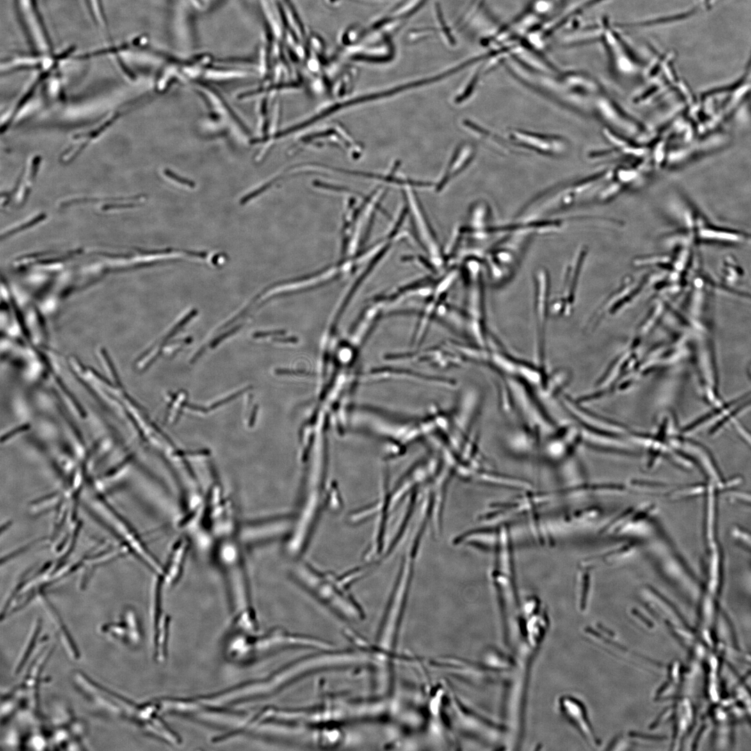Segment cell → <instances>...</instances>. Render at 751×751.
<instances>
[{
  "mask_svg": "<svg viewBox=\"0 0 751 751\" xmlns=\"http://www.w3.org/2000/svg\"><path fill=\"white\" fill-rule=\"evenodd\" d=\"M688 15H687V14L686 15L685 13L677 14V15H672V16H668V17H661V18H657V19H653L645 21V22H641L640 24H636L635 26H651V25H656V24H664V23H668V22L677 21V20L684 19L686 16H688Z\"/></svg>",
  "mask_w": 751,
  "mask_h": 751,
  "instance_id": "cell-12",
  "label": "cell"
},
{
  "mask_svg": "<svg viewBox=\"0 0 751 751\" xmlns=\"http://www.w3.org/2000/svg\"><path fill=\"white\" fill-rule=\"evenodd\" d=\"M395 701L333 699L299 709H277L279 718L315 726L339 727L357 722L381 721L395 718Z\"/></svg>",
  "mask_w": 751,
  "mask_h": 751,
  "instance_id": "cell-2",
  "label": "cell"
},
{
  "mask_svg": "<svg viewBox=\"0 0 751 751\" xmlns=\"http://www.w3.org/2000/svg\"><path fill=\"white\" fill-rule=\"evenodd\" d=\"M532 235L527 232L505 234L486 252L484 261L494 284H503L512 277Z\"/></svg>",
  "mask_w": 751,
  "mask_h": 751,
  "instance_id": "cell-6",
  "label": "cell"
},
{
  "mask_svg": "<svg viewBox=\"0 0 751 751\" xmlns=\"http://www.w3.org/2000/svg\"><path fill=\"white\" fill-rule=\"evenodd\" d=\"M204 351V348H202L200 350H198V352L191 359V363L195 362V361H196L202 355V354L203 353Z\"/></svg>",
  "mask_w": 751,
  "mask_h": 751,
  "instance_id": "cell-17",
  "label": "cell"
},
{
  "mask_svg": "<svg viewBox=\"0 0 751 751\" xmlns=\"http://www.w3.org/2000/svg\"><path fill=\"white\" fill-rule=\"evenodd\" d=\"M476 153L474 146L469 143H462L453 152L450 160L437 182L436 190L441 192L458 175H460L473 160Z\"/></svg>",
  "mask_w": 751,
  "mask_h": 751,
  "instance_id": "cell-10",
  "label": "cell"
},
{
  "mask_svg": "<svg viewBox=\"0 0 751 751\" xmlns=\"http://www.w3.org/2000/svg\"><path fill=\"white\" fill-rule=\"evenodd\" d=\"M417 554L408 550L399 569L376 634L374 647L387 661L395 659V651Z\"/></svg>",
  "mask_w": 751,
  "mask_h": 751,
  "instance_id": "cell-4",
  "label": "cell"
},
{
  "mask_svg": "<svg viewBox=\"0 0 751 751\" xmlns=\"http://www.w3.org/2000/svg\"><path fill=\"white\" fill-rule=\"evenodd\" d=\"M509 138L519 147L544 154L558 153L563 147L558 145V140L550 136L522 129L511 130Z\"/></svg>",
  "mask_w": 751,
  "mask_h": 751,
  "instance_id": "cell-9",
  "label": "cell"
},
{
  "mask_svg": "<svg viewBox=\"0 0 751 751\" xmlns=\"http://www.w3.org/2000/svg\"><path fill=\"white\" fill-rule=\"evenodd\" d=\"M257 410H258V406L256 405V406L254 407V408L252 410V414L250 415V421H249V426H252L254 425V423H255V421L257 414Z\"/></svg>",
  "mask_w": 751,
  "mask_h": 751,
  "instance_id": "cell-16",
  "label": "cell"
},
{
  "mask_svg": "<svg viewBox=\"0 0 751 751\" xmlns=\"http://www.w3.org/2000/svg\"><path fill=\"white\" fill-rule=\"evenodd\" d=\"M483 261L475 256L466 257L461 272L467 289L466 316L468 327L475 341L481 347L488 343L485 325V305L483 278Z\"/></svg>",
  "mask_w": 751,
  "mask_h": 751,
  "instance_id": "cell-5",
  "label": "cell"
},
{
  "mask_svg": "<svg viewBox=\"0 0 751 751\" xmlns=\"http://www.w3.org/2000/svg\"><path fill=\"white\" fill-rule=\"evenodd\" d=\"M283 331H266V332H257L253 334L255 338L266 337L270 335L282 334Z\"/></svg>",
  "mask_w": 751,
  "mask_h": 751,
  "instance_id": "cell-14",
  "label": "cell"
},
{
  "mask_svg": "<svg viewBox=\"0 0 751 751\" xmlns=\"http://www.w3.org/2000/svg\"><path fill=\"white\" fill-rule=\"evenodd\" d=\"M293 574L311 596L340 619L357 622L365 618L363 608L348 588L355 579L351 572L336 575L307 561H300L295 565Z\"/></svg>",
  "mask_w": 751,
  "mask_h": 751,
  "instance_id": "cell-3",
  "label": "cell"
},
{
  "mask_svg": "<svg viewBox=\"0 0 751 751\" xmlns=\"http://www.w3.org/2000/svg\"><path fill=\"white\" fill-rule=\"evenodd\" d=\"M72 679L77 691L102 713L129 722L167 743L179 742V738L161 718L152 702H136L81 670L74 671Z\"/></svg>",
  "mask_w": 751,
  "mask_h": 751,
  "instance_id": "cell-1",
  "label": "cell"
},
{
  "mask_svg": "<svg viewBox=\"0 0 751 751\" xmlns=\"http://www.w3.org/2000/svg\"><path fill=\"white\" fill-rule=\"evenodd\" d=\"M100 632L106 638L127 647H135L142 640V627L133 610L127 609L117 621H111L100 627Z\"/></svg>",
  "mask_w": 751,
  "mask_h": 751,
  "instance_id": "cell-8",
  "label": "cell"
},
{
  "mask_svg": "<svg viewBox=\"0 0 751 751\" xmlns=\"http://www.w3.org/2000/svg\"><path fill=\"white\" fill-rule=\"evenodd\" d=\"M42 630V623L38 620L32 631L29 640L20 655L15 666V672L19 673L26 665L31 657L32 653L35 650L36 646L40 642V635Z\"/></svg>",
  "mask_w": 751,
  "mask_h": 751,
  "instance_id": "cell-11",
  "label": "cell"
},
{
  "mask_svg": "<svg viewBox=\"0 0 751 751\" xmlns=\"http://www.w3.org/2000/svg\"><path fill=\"white\" fill-rule=\"evenodd\" d=\"M249 388H250V387H248L247 388H244V389H241L240 391H236L234 394H232V395H230L229 396L225 397V398H223L222 400L218 401V402H216V403H213L210 407V410L216 409V408L221 406L222 405H224V404H225L227 403H229V402L232 401L233 399L237 398L241 394H242L243 392L246 391L247 389H249Z\"/></svg>",
  "mask_w": 751,
  "mask_h": 751,
  "instance_id": "cell-13",
  "label": "cell"
},
{
  "mask_svg": "<svg viewBox=\"0 0 751 751\" xmlns=\"http://www.w3.org/2000/svg\"><path fill=\"white\" fill-rule=\"evenodd\" d=\"M56 718V717H55ZM49 748L54 750L86 749V727L70 711H65L53 720L45 721Z\"/></svg>",
  "mask_w": 751,
  "mask_h": 751,
  "instance_id": "cell-7",
  "label": "cell"
},
{
  "mask_svg": "<svg viewBox=\"0 0 751 751\" xmlns=\"http://www.w3.org/2000/svg\"><path fill=\"white\" fill-rule=\"evenodd\" d=\"M186 407L191 409V410H195V411H197V412H204V413L208 412V411H209L208 408H206V407H202V406H199V405H197L191 404V403L186 404Z\"/></svg>",
  "mask_w": 751,
  "mask_h": 751,
  "instance_id": "cell-15",
  "label": "cell"
}]
</instances>
